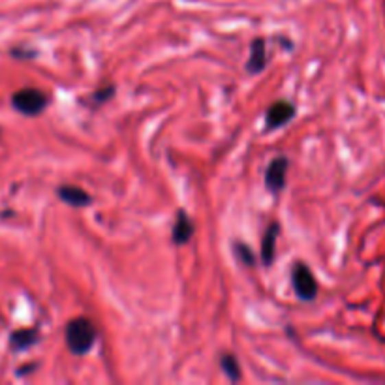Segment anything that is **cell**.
<instances>
[{
    "label": "cell",
    "mask_w": 385,
    "mask_h": 385,
    "mask_svg": "<svg viewBox=\"0 0 385 385\" xmlns=\"http://www.w3.org/2000/svg\"><path fill=\"white\" fill-rule=\"evenodd\" d=\"M96 327L86 318H75L66 325V344L73 355H85L96 342Z\"/></svg>",
    "instance_id": "6da1fadb"
},
{
    "label": "cell",
    "mask_w": 385,
    "mask_h": 385,
    "mask_svg": "<svg viewBox=\"0 0 385 385\" xmlns=\"http://www.w3.org/2000/svg\"><path fill=\"white\" fill-rule=\"evenodd\" d=\"M12 106L19 113L27 117H36L47 107V96L38 89H21L12 96Z\"/></svg>",
    "instance_id": "7a4b0ae2"
},
{
    "label": "cell",
    "mask_w": 385,
    "mask_h": 385,
    "mask_svg": "<svg viewBox=\"0 0 385 385\" xmlns=\"http://www.w3.org/2000/svg\"><path fill=\"white\" fill-rule=\"evenodd\" d=\"M292 284L295 290V295L301 301H314L318 295V284H316L314 275L310 272L305 264H295L292 271Z\"/></svg>",
    "instance_id": "3957f363"
},
{
    "label": "cell",
    "mask_w": 385,
    "mask_h": 385,
    "mask_svg": "<svg viewBox=\"0 0 385 385\" xmlns=\"http://www.w3.org/2000/svg\"><path fill=\"white\" fill-rule=\"evenodd\" d=\"M285 173H288V158L279 156L272 160L265 172V186L272 194H279L285 186Z\"/></svg>",
    "instance_id": "277c9868"
},
{
    "label": "cell",
    "mask_w": 385,
    "mask_h": 385,
    "mask_svg": "<svg viewBox=\"0 0 385 385\" xmlns=\"http://www.w3.org/2000/svg\"><path fill=\"white\" fill-rule=\"evenodd\" d=\"M295 115V106L290 102L280 100L275 102L269 109H267V130H277L284 126L292 121Z\"/></svg>",
    "instance_id": "5b68a950"
},
{
    "label": "cell",
    "mask_w": 385,
    "mask_h": 385,
    "mask_svg": "<svg viewBox=\"0 0 385 385\" xmlns=\"http://www.w3.org/2000/svg\"><path fill=\"white\" fill-rule=\"evenodd\" d=\"M57 194L60 200L65 201V203H68V205H71V207H86V205L93 201V198H91L83 188H79V186H60L57 190Z\"/></svg>",
    "instance_id": "8992f818"
},
{
    "label": "cell",
    "mask_w": 385,
    "mask_h": 385,
    "mask_svg": "<svg viewBox=\"0 0 385 385\" xmlns=\"http://www.w3.org/2000/svg\"><path fill=\"white\" fill-rule=\"evenodd\" d=\"M280 226L277 222H271L269 228L265 229V235L261 239V261L264 265H271L275 259V248H277V239H279Z\"/></svg>",
    "instance_id": "52a82bcc"
},
{
    "label": "cell",
    "mask_w": 385,
    "mask_h": 385,
    "mask_svg": "<svg viewBox=\"0 0 385 385\" xmlns=\"http://www.w3.org/2000/svg\"><path fill=\"white\" fill-rule=\"evenodd\" d=\"M194 235V224L188 218L185 211H178L177 220L173 226V243L175 244H186Z\"/></svg>",
    "instance_id": "ba28073f"
},
{
    "label": "cell",
    "mask_w": 385,
    "mask_h": 385,
    "mask_svg": "<svg viewBox=\"0 0 385 385\" xmlns=\"http://www.w3.org/2000/svg\"><path fill=\"white\" fill-rule=\"evenodd\" d=\"M267 65V57H265V40L264 38H256L252 45H250V58H248V68L250 73H259Z\"/></svg>",
    "instance_id": "9c48e42d"
},
{
    "label": "cell",
    "mask_w": 385,
    "mask_h": 385,
    "mask_svg": "<svg viewBox=\"0 0 385 385\" xmlns=\"http://www.w3.org/2000/svg\"><path fill=\"white\" fill-rule=\"evenodd\" d=\"M38 342V331L36 329H19L10 336V344L14 350H27Z\"/></svg>",
    "instance_id": "30bf717a"
},
{
    "label": "cell",
    "mask_w": 385,
    "mask_h": 385,
    "mask_svg": "<svg viewBox=\"0 0 385 385\" xmlns=\"http://www.w3.org/2000/svg\"><path fill=\"white\" fill-rule=\"evenodd\" d=\"M220 366H222V371H224V374H226L231 382L241 380V364H239V361H237L235 357L231 355V353L222 355Z\"/></svg>",
    "instance_id": "8fae6325"
},
{
    "label": "cell",
    "mask_w": 385,
    "mask_h": 385,
    "mask_svg": "<svg viewBox=\"0 0 385 385\" xmlns=\"http://www.w3.org/2000/svg\"><path fill=\"white\" fill-rule=\"evenodd\" d=\"M235 248H237V256H239V259H241L243 264H246V265H254V264H256V257H254V254H252V250H250L248 246H246V244L237 243Z\"/></svg>",
    "instance_id": "7c38bea8"
},
{
    "label": "cell",
    "mask_w": 385,
    "mask_h": 385,
    "mask_svg": "<svg viewBox=\"0 0 385 385\" xmlns=\"http://www.w3.org/2000/svg\"><path fill=\"white\" fill-rule=\"evenodd\" d=\"M113 94H115V86H106V89H100L98 93H94L93 100L98 102V104H102V102L109 100Z\"/></svg>",
    "instance_id": "4fadbf2b"
}]
</instances>
